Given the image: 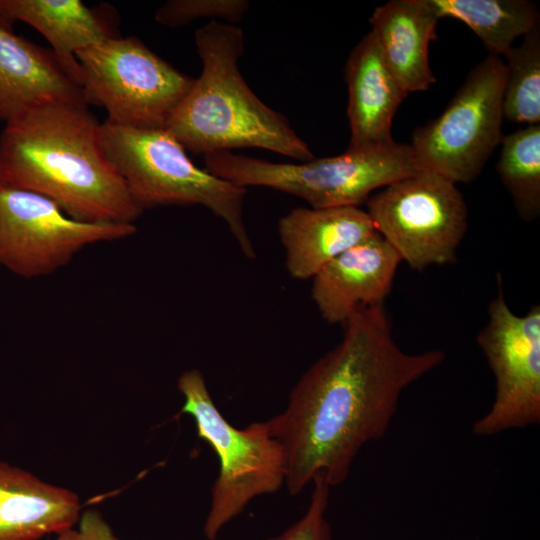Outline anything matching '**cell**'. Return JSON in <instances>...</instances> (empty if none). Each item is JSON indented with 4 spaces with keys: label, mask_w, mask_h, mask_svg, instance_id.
Here are the masks:
<instances>
[{
    "label": "cell",
    "mask_w": 540,
    "mask_h": 540,
    "mask_svg": "<svg viewBox=\"0 0 540 540\" xmlns=\"http://www.w3.org/2000/svg\"><path fill=\"white\" fill-rule=\"evenodd\" d=\"M88 105L49 101L6 122L0 186L42 195L79 221L135 224L144 211L108 158Z\"/></svg>",
    "instance_id": "7a4b0ae2"
},
{
    "label": "cell",
    "mask_w": 540,
    "mask_h": 540,
    "mask_svg": "<svg viewBox=\"0 0 540 540\" xmlns=\"http://www.w3.org/2000/svg\"><path fill=\"white\" fill-rule=\"evenodd\" d=\"M78 524V540H121L114 534L102 514L95 509L81 513Z\"/></svg>",
    "instance_id": "cb8c5ba5"
},
{
    "label": "cell",
    "mask_w": 540,
    "mask_h": 540,
    "mask_svg": "<svg viewBox=\"0 0 540 540\" xmlns=\"http://www.w3.org/2000/svg\"><path fill=\"white\" fill-rule=\"evenodd\" d=\"M247 0H169L155 13V21L177 28L200 18L223 19L234 25L249 11Z\"/></svg>",
    "instance_id": "7402d4cb"
},
{
    "label": "cell",
    "mask_w": 540,
    "mask_h": 540,
    "mask_svg": "<svg viewBox=\"0 0 540 540\" xmlns=\"http://www.w3.org/2000/svg\"><path fill=\"white\" fill-rule=\"evenodd\" d=\"M366 204L376 231L412 269L456 260L467 206L449 179L420 170L373 193Z\"/></svg>",
    "instance_id": "ba28073f"
},
{
    "label": "cell",
    "mask_w": 540,
    "mask_h": 540,
    "mask_svg": "<svg viewBox=\"0 0 540 540\" xmlns=\"http://www.w3.org/2000/svg\"><path fill=\"white\" fill-rule=\"evenodd\" d=\"M348 88V150H363L394 142V115L408 96L388 69L377 42L367 33L351 50L344 66Z\"/></svg>",
    "instance_id": "4fadbf2b"
},
{
    "label": "cell",
    "mask_w": 540,
    "mask_h": 540,
    "mask_svg": "<svg viewBox=\"0 0 540 540\" xmlns=\"http://www.w3.org/2000/svg\"><path fill=\"white\" fill-rule=\"evenodd\" d=\"M177 387L184 397L181 412L194 419L198 437L212 447L219 459V473L203 525L206 539L216 540L252 500L285 485V452L266 421L241 429L230 424L215 405L199 369L181 373Z\"/></svg>",
    "instance_id": "8992f818"
},
{
    "label": "cell",
    "mask_w": 540,
    "mask_h": 540,
    "mask_svg": "<svg viewBox=\"0 0 540 540\" xmlns=\"http://www.w3.org/2000/svg\"><path fill=\"white\" fill-rule=\"evenodd\" d=\"M440 20L428 0H391L370 17L373 34L388 69L409 94L436 83L429 63V44Z\"/></svg>",
    "instance_id": "ac0fdd59"
},
{
    "label": "cell",
    "mask_w": 540,
    "mask_h": 540,
    "mask_svg": "<svg viewBox=\"0 0 540 540\" xmlns=\"http://www.w3.org/2000/svg\"><path fill=\"white\" fill-rule=\"evenodd\" d=\"M110 7L90 8L80 0H0V22H23L49 42L64 70L82 87L76 53L107 38L118 37ZM83 88V87H82Z\"/></svg>",
    "instance_id": "9a60e30c"
},
{
    "label": "cell",
    "mask_w": 540,
    "mask_h": 540,
    "mask_svg": "<svg viewBox=\"0 0 540 540\" xmlns=\"http://www.w3.org/2000/svg\"><path fill=\"white\" fill-rule=\"evenodd\" d=\"M342 325L340 342L302 374L285 409L266 421L284 449L292 496L317 476L330 487L342 484L361 449L385 436L404 390L445 359L439 349L404 351L383 305L362 307Z\"/></svg>",
    "instance_id": "6da1fadb"
},
{
    "label": "cell",
    "mask_w": 540,
    "mask_h": 540,
    "mask_svg": "<svg viewBox=\"0 0 540 540\" xmlns=\"http://www.w3.org/2000/svg\"><path fill=\"white\" fill-rule=\"evenodd\" d=\"M136 231L135 224L79 221L42 195L0 186V266L22 278L51 274L85 247Z\"/></svg>",
    "instance_id": "8fae6325"
},
{
    "label": "cell",
    "mask_w": 540,
    "mask_h": 540,
    "mask_svg": "<svg viewBox=\"0 0 540 540\" xmlns=\"http://www.w3.org/2000/svg\"><path fill=\"white\" fill-rule=\"evenodd\" d=\"M194 39L202 72L164 127L185 150L206 155L260 148L300 162L315 158L288 118L267 106L244 80L240 27L211 20Z\"/></svg>",
    "instance_id": "3957f363"
},
{
    "label": "cell",
    "mask_w": 540,
    "mask_h": 540,
    "mask_svg": "<svg viewBox=\"0 0 540 540\" xmlns=\"http://www.w3.org/2000/svg\"><path fill=\"white\" fill-rule=\"evenodd\" d=\"M439 18L465 23L490 55H505L514 41L540 23L537 6L528 0H428Z\"/></svg>",
    "instance_id": "d6986e66"
},
{
    "label": "cell",
    "mask_w": 540,
    "mask_h": 540,
    "mask_svg": "<svg viewBox=\"0 0 540 540\" xmlns=\"http://www.w3.org/2000/svg\"><path fill=\"white\" fill-rule=\"evenodd\" d=\"M206 170L236 186H262L311 208L359 207L376 190L422 170L412 147L393 142L300 163H276L231 151L204 155Z\"/></svg>",
    "instance_id": "5b68a950"
},
{
    "label": "cell",
    "mask_w": 540,
    "mask_h": 540,
    "mask_svg": "<svg viewBox=\"0 0 540 540\" xmlns=\"http://www.w3.org/2000/svg\"><path fill=\"white\" fill-rule=\"evenodd\" d=\"M76 58L88 104L103 107L107 121L124 126L164 128L195 80L134 36L107 38Z\"/></svg>",
    "instance_id": "52a82bcc"
},
{
    "label": "cell",
    "mask_w": 540,
    "mask_h": 540,
    "mask_svg": "<svg viewBox=\"0 0 540 540\" xmlns=\"http://www.w3.org/2000/svg\"><path fill=\"white\" fill-rule=\"evenodd\" d=\"M76 493L0 460V540H38L74 529Z\"/></svg>",
    "instance_id": "e0dca14e"
},
{
    "label": "cell",
    "mask_w": 540,
    "mask_h": 540,
    "mask_svg": "<svg viewBox=\"0 0 540 540\" xmlns=\"http://www.w3.org/2000/svg\"><path fill=\"white\" fill-rule=\"evenodd\" d=\"M313 490L305 513L282 533L266 540H334L326 517L331 487L322 476L312 481Z\"/></svg>",
    "instance_id": "603a6c76"
},
{
    "label": "cell",
    "mask_w": 540,
    "mask_h": 540,
    "mask_svg": "<svg viewBox=\"0 0 540 540\" xmlns=\"http://www.w3.org/2000/svg\"><path fill=\"white\" fill-rule=\"evenodd\" d=\"M497 285L487 323L477 335L495 378L493 403L472 426L481 437L540 423V306L519 316L505 299L499 274Z\"/></svg>",
    "instance_id": "30bf717a"
},
{
    "label": "cell",
    "mask_w": 540,
    "mask_h": 540,
    "mask_svg": "<svg viewBox=\"0 0 540 540\" xmlns=\"http://www.w3.org/2000/svg\"><path fill=\"white\" fill-rule=\"evenodd\" d=\"M53 540H78L77 530L71 529L56 535Z\"/></svg>",
    "instance_id": "d4e9b609"
},
{
    "label": "cell",
    "mask_w": 540,
    "mask_h": 540,
    "mask_svg": "<svg viewBox=\"0 0 540 540\" xmlns=\"http://www.w3.org/2000/svg\"><path fill=\"white\" fill-rule=\"evenodd\" d=\"M401 262L378 232L335 257L312 278L311 298L321 317L342 325L362 307L383 305Z\"/></svg>",
    "instance_id": "7c38bea8"
},
{
    "label": "cell",
    "mask_w": 540,
    "mask_h": 540,
    "mask_svg": "<svg viewBox=\"0 0 540 540\" xmlns=\"http://www.w3.org/2000/svg\"><path fill=\"white\" fill-rule=\"evenodd\" d=\"M106 154L130 195L144 211L160 206L201 205L222 219L248 259L256 256L243 219L247 189L197 167L165 128H138L104 121Z\"/></svg>",
    "instance_id": "277c9868"
},
{
    "label": "cell",
    "mask_w": 540,
    "mask_h": 540,
    "mask_svg": "<svg viewBox=\"0 0 540 540\" xmlns=\"http://www.w3.org/2000/svg\"><path fill=\"white\" fill-rule=\"evenodd\" d=\"M496 171L519 217L536 220L540 214V124L502 137Z\"/></svg>",
    "instance_id": "ffe728a7"
},
{
    "label": "cell",
    "mask_w": 540,
    "mask_h": 540,
    "mask_svg": "<svg viewBox=\"0 0 540 540\" xmlns=\"http://www.w3.org/2000/svg\"><path fill=\"white\" fill-rule=\"evenodd\" d=\"M377 231L359 207L296 208L280 218L278 233L290 276L313 278L335 257Z\"/></svg>",
    "instance_id": "5bb4252c"
},
{
    "label": "cell",
    "mask_w": 540,
    "mask_h": 540,
    "mask_svg": "<svg viewBox=\"0 0 540 540\" xmlns=\"http://www.w3.org/2000/svg\"><path fill=\"white\" fill-rule=\"evenodd\" d=\"M504 61L489 55L467 75L445 110L416 129L410 146L422 170L453 183L481 173L501 143Z\"/></svg>",
    "instance_id": "9c48e42d"
},
{
    "label": "cell",
    "mask_w": 540,
    "mask_h": 540,
    "mask_svg": "<svg viewBox=\"0 0 540 540\" xmlns=\"http://www.w3.org/2000/svg\"><path fill=\"white\" fill-rule=\"evenodd\" d=\"M0 22V121L49 101L87 102L84 89L52 50L12 32Z\"/></svg>",
    "instance_id": "2e32d148"
},
{
    "label": "cell",
    "mask_w": 540,
    "mask_h": 540,
    "mask_svg": "<svg viewBox=\"0 0 540 540\" xmlns=\"http://www.w3.org/2000/svg\"><path fill=\"white\" fill-rule=\"evenodd\" d=\"M523 37L504 55L503 117L513 123L540 124V23Z\"/></svg>",
    "instance_id": "44dd1931"
}]
</instances>
